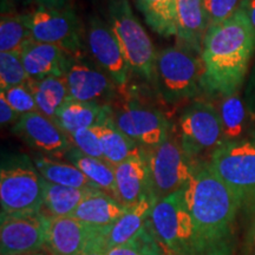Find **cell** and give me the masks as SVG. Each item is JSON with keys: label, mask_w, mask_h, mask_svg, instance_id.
Listing matches in <instances>:
<instances>
[{"label": "cell", "mask_w": 255, "mask_h": 255, "mask_svg": "<svg viewBox=\"0 0 255 255\" xmlns=\"http://www.w3.org/2000/svg\"><path fill=\"white\" fill-rule=\"evenodd\" d=\"M145 23L159 36L176 37L175 0H136Z\"/></svg>", "instance_id": "cell-30"}, {"label": "cell", "mask_w": 255, "mask_h": 255, "mask_svg": "<svg viewBox=\"0 0 255 255\" xmlns=\"http://www.w3.org/2000/svg\"><path fill=\"white\" fill-rule=\"evenodd\" d=\"M127 209L109 194L96 190L82 201L71 216L91 228L109 229Z\"/></svg>", "instance_id": "cell-20"}, {"label": "cell", "mask_w": 255, "mask_h": 255, "mask_svg": "<svg viewBox=\"0 0 255 255\" xmlns=\"http://www.w3.org/2000/svg\"><path fill=\"white\" fill-rule=\"evenodd\" d=\"M20 57L30 81H39L49 76H65L71 56L58 46L32 39Z\"/></svg>", "instance_id": "cell-18"}, {"label": "cell", "mask_w": 255, "mask_h": 255, "mask_svg": "<svg viewBox=\"0 0 255 255\" xmlns=\"http://www.w3.org/2000/svg\"><path fill=\"white\" fill-rule=\"evenodd\" d=\"M50 219L43 213L1 215L0 254L23 255L45 248Z\"/></svg>", "instance_id": "cell-12"}, {"label": "cell", "mask_w": 255, "mask_h": 255, "mask_svg": "<svg viewBox=\"0 0 255 255\" xmlns=\"http://www.w3.org/2000/svg\"><path fill=\"white\" fill-rule=\"evenodd\" d=\"M15 1L20 2L23 5H30V4H36V0H15Z\"/></svg>", "instance_id": "cell-40"}, {"label": "cell", "mask_w": 255, "mask_h": 255, "mask_svg": "<svg viewBox=\"0 0 255 255\" xmlns=\"http://www.w3.org/2000/svg\"><path fill=\"white\" fill-rule=\"evenodd\" d=\"M107 231L108 229L91 228L81 255H107L108 245L105 239Z\"/></svg>", "instance_id": "cell-35"}, {"label": "cell", "mask_w": 255, "mask_h": 255, "mask_svg": "<svg viewBox=\"0 0 255 255\" xmlns=\"http://www.w3.org/2000/svg\"><path fill=\"white\" fill-rule=\"evenodd\" d=\"M252 238H253V241L255 244V215L253 220V225H252Z\"/></svg>", "instance_id": "cell-41"}, {"label": "cell", "mask_w": 255, "mask_h": 255, "mask_svg": "<svg viewBox=\"0 0 255 255\" xmlns=\"http://www.w3.org/2000/svg\"><path fill=\"white\" fill-rule=\"evenodd\" d=\"M69 137L71 139L72 145L77 148L79 151H82L83 154L91 156V157L104 159L101 138L96 127L79 130V131L73 132Z\"/></svg>", "instance_id": "cell-34"}, {"label": "cell", "mask_w": 255, "mask_h": 255, "mask_svg": "<svg viewBox=\"0 0 255 255\" xmlns=\"http://www.w3.org/2000/svg\"><path fill=\"white\" fill-rule=\"evenodd\" d=\"M150 223L171 255H197L195 226L183 189L156 201L150 213Z\"/></svg>", "instance_id": "cell-6"}, {"label": "cell", "mask_w": 255, "mask_h": 255, "mask_svg": "<svg viewBox=\"0 0 255 255\" xmlns=\"http://www.w3.org/2000/svg\"><path fill=\"white\" fill-rule=\"evenodd\" d=\"M90 231L72 216L50 219L45 248L51 255H81Z\"/></svg>", "instance_id": "cell-19"}, {"label": "cell", "mask_w": 255, "mask_h": 255, "mask_svg": "<svg viewBox=\"0 0 255 255\" xmlns=\"http://www.w3.org/2000/svg\"><path fill=\"white\" fill-rule=\"evenodd\" d=\"M28 85L36 98L38 111L51 120L71 100L65 76H49L39 81H30Z\"/></svg>", "instance_id": "cell-27"}, {"label": "cell", "mask_w": 255, "mask_h": 255, "mask_svg": "<svg viewBox=\"0 0 255 255\" xmlns=\"http://www.w3.org/2000/svg\"><path fill=\"white\" fill-rule=\"evenodd\" d=\"M114 168L117 200L126 208L135 206L146 196H152L144 148Z\"/></svg>", "instance_id": "cell-16"}, {"label": "cell", "mask_w": 255, "mask_h": 255, "mask_svg": "<svg viewBox=\"0 0 255 255\" xmlns=\"http://www.w3.org/2000/svg\"><path fill=\"white\" fill-rule=\"evenodd\" d=\"M23 255H51L50 253H46V252H36V253H28V254H23Z\"/></svg>", "instance_id": "cell-42"}, {"label": "cell", "mask_w": 255, "mask_h": 255, "mask_svg": "<svg viewBox=\"0 0 255 255\" xmlns=\"http://www.w3.org/2000/svg\"><path fill=\"white\" fill-rule=\"evenodd\" d=\"M45 180L27 156H14L1 165L0 203L1 215L41 213Z\"/></svg>", "instance_id": "cell-4"}, {"label": "cell", "mask_w": 255, "mask_h": 255, "mask_svg": "<svg viewBox=\"0 0 255 255\" xmlns=\"http://www.w3.org/2000/svg\"><path fill=\"white\" fill-rule=\"evenodd\" d=\"M26 15L33 40L58 46L69 56L84 55L85 28L71 6L65 8L37 6Z\"/></svg>", "instance_id": "cell-9"}, {"label": "cell", "mask_w": 255, "mask_h": 255, "mask_svg": "<svg viewBox=\"0 0 255 255\" xmlns=\"http://www.w3.org/2000/svg\"><path fill=\"white\" fill-rule=\"evenodd\" d=\"M108 17L131 71L154 82L156 53L151 38L133 13L129 0H111Z\"/></svg>", "instance_id": "cell-5"}, {"label": "cell", "mask_w": 255, "mask_h": 255, "mask_svg": "<svg viewBox=\"0 0 255 255\" xmlns=\"http://www.w3.org/2000/svg\"><path fill=\"white\" fill-rule=\"evenodd\" d=\"M111 115L113 109L108 104L69 100L58 110L53 121L70 136L79 130L103 124Z\"/></svg>", "instance_id": "cell-22"}, {"label": "cell", "mask_w": 255, "mask_h": 255, "mask_svg": "<svg viewBox=\"0 0 255 255\" xmlns=\"http://www.w3.org/2000/svg\"><path fill=\"white\" fill-rule=\"evenodd\" d=\"M241 9L246 13L252 26L255 28V0H242Z\"/></svg>", "instance_id": "cell-38"}, {"label": "cell", "mask_w": 255, "mask_h": 255, "mask_svg": "<svg viewBox=\"0 0 255 255\" xmlns=\"http://www.w3.org/2000/svg\"><path fill=\"white\" fill-rule=\"evenodd\" d=\"M13 132L32 149L52 158L64 157L73 146L68 133L39 111L20 116L13 126Z\"/></svg>", "instance_id": "cell-15"}, {"label": "cell", "mask_w": 255, "mask_h": 255, "mask_svg": "<svg viewBox=\"0 0 255 255\" xmlns=\"http://www.w3.org/2000/svg\"><path fill=\"white\" fill-rule=\"evenodd\" d=\"M255 52V28L240 8L233 17L210 26L201 50L203 91L225 97L238 94Z\"/></svg>", "instance_id": "cell-2"}, {"label": "cell", "mask_w": 255, "mask_h": 255, "mask_svg": "<svg viewBox=\"0 0 255 255\" xmlns=\"http://www.w3.org/2000/svg\"><path fill=\"white\" fill-rule=\"evenodd\" d=\"M0 94L4 95V97L8 102V104L20 116L37 113L38 111L36 98H34V95L32 92L28 83L5 89V90H1Z\"/></svg>", "instance_id": "cell-32"}, {"label": "cell", "mask_w": 255, "mask_h": 255, "mask_svg": "<svg viewBox=\"0 0 255 255\" xmlns=\"http://www.w3.org/2000/svg\"><path fill=\"white\" fill-rule=\"evenodd\" d=\"M145 155L151 194L156 201L184 189L196 161L186 154L177 135L171 131L161 144L145 149Z\"/></svg>", "instance_id": "cell-7"}, {"label": "cell", "mask_w": 255, "mask_h": 255, "mask_svg": "<svg viewBox=\"0 0 255 255\" xmlns=\"http://www.w3.org/2000/svg\"><path fill=\"white\" fill-rule=\"evenodd\" d=\"M177 137L183 150L194 161L201 155L215 151L225 143L222 124L215 105L194 102L178 117Z\"/></svg>", "instance_id": "cell-10"}, {"label": "cell", "mask_w": 255, "mask_h": 255, "mask_svg": "<svg viewBox=\"0 0 255 255\" xmlns=\"http://www.w3.org/2000/svg\"><path fill=\"white\" fill-rule=\"evenodd\" d=\"M71 100L104 104L119 88L113 78L95 62L84 55L71 56L65 73Z\"/></svg>", "instance_id": "cell-13"}, {"label": "cell", "mask_w": 255, "mask_h": 255, "mask_svg": "<svg viewBox=\"0 0 255 255\" xmlns=\"http://www.w3.org/2000/svg\"><path fill=\"white\" fill-rule=\"evenodd\" d=\"M208 163L242 206L255 203V138L223 143Z\"/></svg>", "instance_id": "cell-8"}, {"label": "cell", "mask_w": 255, "mask_h": 255, "mask_svg": "<svg viewBox=\"0 0 255 255\" xmlns=\"http://www.w3.org/2000/svg\"><path fill=\"white\" fill-rule=\"evenodd\" d=\"M183 191L195 226L197 255H233L235 222L242 207L239 197L202 161H196Z\"/></svg>", "instance_id": "cell-1"}, {"label": "cell", "mask_w": 255, "mask_h": 255, "mask_svg": "<svg viewBox=\"0 0 255 255\" xmlns=\"http://www.w3.org/2000/svg\"><path fill=\"white\" fill-rule=\"evenodd\" d=\"M218 113L222 124L225 143L251 139L250 135L255 123V115L248 108L240 94L220 97Z\"/></svg>", "instance_id": "cell-21"}, {"label": "cell", "mask_w": 255, "mask_h": 255, "mask_svg": "<svg viewBox=\"0 0 255 255\" xmlns=\"http://www.w3.org/2000/svg\"><path fill=\"white\" fill-rule=\"evenodd\" d=\"M30 82L20 55L0 52V87L1 90Z\"/></svg>", "instance_id": "cell-31"}, {"label": "cell", "mask_w": 255, "mask_h": 255, "mask_svg": "<svg viewBox=\"0 0 255 255\" xmlns=\"http://www.w3.org/2000/svg\"><path fill=\"white\" fill-rule=\"evenodd\" d=\"M20 119V115L14 111L13 108L8 104L4 95L0 94V122L1 126H8V124H14Z\"/></svg>", "instance_id": "cell-36"}, {"label": "cell", "mask_w": 255, "mask_h": 255, "mask_svg": "<svg viewBox=\"0 0 255 255\" xmlns=\"http://www.w3.org/2000/svg\"><path fill=\"white\" fill-rule=\"evenodd\" d=\"M32 161L47 182L81 189H98L76 165L70 162L58 161L41 154L34 156Z\"/></svg>", "instance_id": "cell-26"}, {"label": "cell", "mask_w": 255, "mask_h": 255, "mask_svg": "<svg viewBox=\"0 0 255 255\" xmlns=\"http://www.w3.org/2000/svg\"><path fill=\"white\" fill-rule=\"evenodd\" d=\"M246 103L250 110L255 115V69L253 71V76L251 77L250 87L247 89V101Z\"/></svg>", "instance_id": "cell-39"}, {"label": "cell", "mask_w": 255, "mask_h": 255, "mask_svg": "<svg viewBox=\"0 0 255 255\" xmlns=\"http://www.w3.org/2000/svg\"><path fill=\"white\" fill-rule=\"evenodd\" d=\"M175 24L178 45L201 55L208 30L203 0H175Z\"/></svg>", "instance_id": "cell-17"}, {"label": "cell", "mask_w": 255, "mask_h": 255, "mask_svg": "<svg viewBox=\"0 0 255 255\" xmlns=\"http://www.w3.org/2000/svg\"><path fill=\"white\" fill-rule=\"evenodd\" d=\"M100 135L104 159L116 167L142 150V146L119 129L113 120V115L103 124L96 127Z\"/></svg>", "instance_id": "cell-25"}, {"label": "cell", "mask_w": 255, "mask_h": 255, "mask_svg": "<svg viewBox=\"0 0 255 255\" xmlns=\"http://www.w3.org/2000/svg\"><path fill=\"white\" fill-rule=\"evenodd\" d=\"M70 1L71 0H36V5L50 8H65L70 7Z\"/></svg>", "instance_id": "cell-37"}, {"label": "cell", "mask_w": 255, "mask_h": 255, "mask_svg": "<svg viewBox=\"0 0 255 255\" xmlns=\"http://www.w3.org/2000/svg\"><path fill=\"white\" fill-rule=\"evenodd\" d=\"M33 39L26 13H2L0 19V52L21 55Z\"/></svg>", "instance_id": "cell-29"}, {"label": "cell", "mask_w": 255, "mask_h": 255, "mask_svg": "<svg viewBox=\"0 0 255 255\" xmlns=\"http://www.w3.org/2000/svg\"><path fill=\"white\" fill-rule=\"evenodd\" d=\"M156 202L152 196H146L127 212L105 233L108 248L124 245L136 238L150 219L152 206Z\"/></svg>", "instance_id": "cell-23"}, {"label": "cell", "mask_w": 255, "mask_h": 255, "mask_svg": "<svg viewBox=\"0 0 255 255\" xmlns=\"http://www.w3.org/2000/svg\"><path fill=\"white\" fill-rule=\"evenodd\" d=\"M64 157L70 163L76 165L94 186L117 200L115 168L110 163L104 159L83 154L75 146H72Z\"/></svg>", "instance_id": "cell-28"}, {"label": "cell", "mask_w": 255, "mask_h": 255, "mask_svg": "<svg viewBox=\"0 0 255 255\" xmlns=\"http://www.w3.org/2000/svg\"><path fill=\"white\" fill-rule=\"evenodd\" d=\"M154 82L159 95L169 104L196 97L203 91L200 55L178 44L159 51Z\"/></svg>", "instance_id": "cell-3"}, {"label": "cell", "mask_w": 255, "mask_h": 255, "mask_svg": "<svg viewBox=\"0 0 255 255\" xmlns=\"http://www.w3.org/2000/svg\"><path fill=\"white\" fill-rule=\"evenodd\" d=\"M85 39L92 59L113 78L117 87H126L131 69L110 24L92 15L85 28Z\"/></svg>", "instance_id": "cell-11"}, {"label": "cell", "mask_w": 255, "mask_h": 255, "mask_svg": "<svg viewBox=\"0 0 255 255\" xmlns=\"http://www.w3.org/2000/svg\"><path fill=\"white\" fill-rule=\"evenodd\" d=\"M242 0H203L208 28L233 17L241 8Z\"/></svg>", "instance_id": "cell-33"}, {"label": "cell", "mask_w": 255, "mask_h": 255, "mask_svg": "<svg viewBox=\"0 0 255 255\" xmlns=\"http://www.w3.org/2000/svg\"><path fill=\"white\" fill-rule=\"evenodd\" d=\"M98 189H81L45 181L44 202L41 213L49 219L71 216L85 197Z\"/></svg>", "instance_id": "cell-24"}, {"label": "cell", "mask_w": 255, "mask_h": 255, "mask_svg": "<svg viewBox=\"0 0 255 255\" xmlns=\"http://www.w3.org/2000/svg\"><path fill=\"white\" fill-rule=\"evenodd\" d=\"M113 120L119 129L144 149L159 145L171 132L170 124L161 111L138 104L113 110Z\"/></svg>", "instance_id": "cell-14"}]
</instances>
